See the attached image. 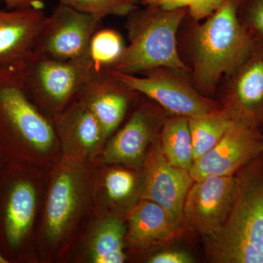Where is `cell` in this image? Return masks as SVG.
I'll use <instances>...</instances> for the list:
<instances>
[{"mask_svg":"<svg viewBox=\"0 0 263 263\" xmlns=\"http://www.w3.org/2000/svg\"><path fill=\"white\" fill-rule=\"evenodd\" d=\"M235 192L226 221L202 236L208 260L263 263V154L234 175Z\"/></svg>","mask_w":263,"mask_h":263,"instance_id":"cell-1","label":"cell"},{"mask_svg":"<svg viewBox=\"0 0 263 263\" xmlns=\"http://www.w3.org/2000/svg\"><path fill=\"white\" fill-rule=\"evenodd\" d=\"M254 47L237 15V0H223L195 29L191 70L194 86L204 96L212 98L222 79Z\"/></svg>","mask_w":263,"mask_h":263,"instance_id":"cell-2","label":"cell"},{"mask_svg":"<svg viewBox=\"0 0 263 263\" xmlns=\"http://www.w3.org/2000/svg\"><path fill=\"white\" fill-rule=\"evenodd\" d=\"M145 6L127 15L129 45L106 70L138 75L159 67H171L191 72L180 57L177 46L178 31L188 10Z\"/></svg>","mask_w":263,"mask_h":263,"instance_id":"cell-3","label":"cell"},{"mask_svg":"<svg viewBox=\"0 0 263 263\" xmlns=\"http://www.w3.org/2000/svg\"><path fill=\"white\" fill-rule=\"evenodd\" d=\"M55 141L51 123L24 89L20 70H0V147L46 152Z\"/></svg>","mask_w":263,"mask_h":263,"instance_id":"cell-4","label":"cell"},{"mask_svg":"<svg viewBox=\"0 0 263 263\" xmlns=\"http://www.w3.org/2000/svg\"><path fill=\"white\" fill-rule=\"evenodd\" d=\"M95 70L89 56L64 61L33 52L21 67L20 75L34 105L60 112L79 99Z\"/></svg>","mask_w":263,"mask_h":263,"instance_id":"cell-5","label":"cell"},{"mask_svg":"<svg viewBox=\"0 0 263 263\" xmlns=\"http://www.w3.org/2000/svg\"><path fill=\"white\" fill-rule=\"evenodd\" d=\"M110 72L129 89L150 99L171 115L189 118L221 109L219 102L197 91L186 71L159 67L143 72V76Z\"/></svg>","mask_w":263,"mask_h":263,"instance_id":"cell-6","label":"cell"},{"mask_svg":"<svg viewBox=\"0 0 263 263\" xmlns=\"http://www.w3.org/2000/svg\"><path fill=\"white\" fill-rule=\"evenodd\" d=\"M101 22L60 3L45 19L33 52L64 61L89 56L90 41Z\"/></svg>","mask_w":263,"mask_h":263,"instance_id":"cell-7","label":"cell"},{"mask_svg":"<svg viewBox=\"0 0 263 263\" xmlns=\"http://www.w3.org/2000/svg\"><path fill=\"white\" fill-rule=\"evenodd\" d=\"M221 108L232 122L263 129V47L255 46L224 78Z\"/></svg>","mask_w":263,"mask_h":263,"instance_id":"cell-8","label":"cell"},{"mask_svg":"<svg viewBox=\"0 0 263 263\" xmlns=\"http://www.w3.org/2000/svg\"><path fill=\"white\" fill-rule=\"evenodd\" d=\"M159 136L148 147L143 162L144 180L141 199L158 204L167 213L172 224L186 233L183 205L194 180L190 171L175 167L167 160Z\"/></svg>","mask_w":263,"mask_h":263,"instance_id":"cell-9","label":"cell"},{"mask_svg":"<svg viewBox=\"0 0 263 263\" xmlns=\"http://www.w3.org/2000/svg\"><path fill=\"white\" fill-rule=\"evenodd\" d=\"M234 192V176H209L194 181L183 205L186 231L202 237L219 229L229 214Z\"/></svg>","mask_w":263,"mask_h":263,"instance_id":"cell-10","label":"cell"},{"mask_svg":"<svg viewBox=\"0 0 263 263\" xmlns=\"http://www.w3.org/2000/svg\"><path fill=\"white\" fill-rule=\"evenodd\" d=\"M263 154L262 130L232 122L219 143L194 162V181L209 176H234L238 170Z\"/></svg>","mask_w":263,"mask_h":263,"instance_id":"cell-11","label":"cell"},{"mask_svg":"<svg viewBox=\"0 0 263 263\" xmlns=\"http://www.w3.org/2000/svg\"><path fill=\"white\" fill-rule=\"evenodd\" d=\"M0 181V245L15 253L28 238L35 214L37 195L26 178L8 176Z\"/></svg>","mask_w":263,"mask_h":263,"instance_id":"cell-12","label":"cell"},{"mask_svg":"<svg viewBox=\"0 0 263 263\" xmlns=\"http://www.w3.org/2000/svg\"><path fill=\"white\" fill-rule=\"evenodd\" d=\"M165 110L143 104L108 143L103 154L108 163L143 167L148 147L160 135ZM166 112V111H165Z\"/></svg>","mask_w":263,"mask_h":263,"instance_id":"cell-13","label":"cell"},{"mask_svg":"<svg viewBox=\"0 0 263 263\" xmlns=\"http://www.w3.org/2000/svg\"><path fill=\"white\" fill-rule=\"evenodd\" d=\"M46 16L43 8H0V70H20L34 51Z\"/></svg>","mask_w":263,"mask_h":263,"instance_id":"cell-14","label":"cell"},{"mask_svg":"<svg viewBox=\"0 0 263 263\" xmlns=\"http://www.w3.org/2000/svg\"><path fill=\"white\" fill-rule=\"evenodd\" d=\"M137 94L110 71L96 70L79 99L95 114L108 138L122 122L132 99Z\"/></svg>","mask_w":263,"mask_h":263,"instance_id":"cell-15","label":"cell"},{"mask_svg":"<svg viewBox=\"0 0 263 263\" xmlns=\"http://www.w3.org/2000/svg\"><path fill=\"white\" fill-rule=\"evenodd\" d=\"M184 230L176 228L158 204L140 199L129 212L125 241L132 249L146 250L164 247L181 238Z\"/></svg>","mask_w":263,"mask_h":263,"instance_id":"cell-16","label":"cell"},{"mask_svg":"<svg viewBox=\"0 0 263 263\" xmlns=\"http://www.w3.org/2000/svg\"><path fill=\"white\" fill-rule=\"evenodd\" d=\"M81 174L76 167L62 169L53 180L46 209V230L51 241L61 239L75 219L82 197Z\"/></svg>","mask_w":263,"mask_h":263,"instance_id":"cell-17","label":"cell"},{"mask_svg":"<svg viewBox=\"0 0 263 263\" xmlns=\"http://www.w3.org/2000/svg\"><path fill=\"white\" fill-rule=\"evenodd\" d=\"M60 120L62 136L86 150L95 149L106 138L98 119L79 99L65 115H61Z\"/></svg>","mask_w":263,"mask_h":263,"instance_id":"cell-18","label":"cell"},{"mask_svg":"<svg viewBox=\"0 0 263 263\" xmlns=\"http://www.w3.org/2000/svg\"><path fill=\"white\" fill-rule=\"evenodd\" d=\"M159 138L162 152L170 163L190 171L195 158L188 118L174 115L166 118Z\"/></svg>","mask_w":263,"mask_h":263,"instance_id":"cell-19","label":"cell"},{"mask_svg":"<svg viewBox=\"0 0 263 263\" xmlns=\"http://www.w3.org/2000/svg\"><path fill=\"white\" fill-rule=\"evenodd\" d=\"M127 231L118 216H110L97 227L91 241V254L95 263H122L127 259L124 252Z\"/></svg>","mask_w":263,"mask_h":263,"instance_id":"cell-20","label":"cell"},{"mask_svg":"<svg viewBox=\"0 0 263 263\" xmlns=\"http://www.w3.org/2000/svg\"><path fill=\"white\" fill-rule=\"evenodd\" d=\"M188 121L195 161L219 143L232 123L222 108L206 115L189 117Z\"/></svg>","mask_w":263,"mask_h":263,"instance_id":"cell-21","label":"cell"},{"mask_svg":"<svg viewBox=\"0 0 263 263\" xmlns=\"http://www.w3.org/2000/svg\"><path fill=\"white\" fill-rule=\"evenodd\" d=\"M125 46L117 31L99 29L91 38L88 53L96 70H106L119 60Z\"/></svg>","mask_w":263,"mask_h":263,"instance_id":"cell-22","label":"cell"},{"mask_svg":"<svg viewBox=\"0 0 263 263\" xmlns=\"http://www.w3.org/2000/svg\"><path fill=\"white\" fill-rule=\"evenodd\" d=\"M60 4L100 19L127 16L138 8V0H58Z\"/></svg>","mask_w":263,"mask_h":263,"instance_id":"cell-23","label":"cell"},{"mask_svg":"<svg viewBox=\"0 0 263 263\" xmlns=\"http://www.w3.org/2000/svg\"><path fill=\"white\" fill-rule=\"evenodd\" d=\"M237 15L254 46L263 47V0H237Z\"/></svg>","mask_w":263,"mask_h":263,"instance_id":"cell-24","label":"cell"},{"mask_svg":"<svg viewBox=\"0 0 263 263\" xmlns=\"http://www.w3.org/2000/svg\"><path fill=\"white\" fill-rule=\"evenodd\" d=\"M105 187L110 200L124 203L129 201L136 193L138 177L127 170H111L105 176Z\"/></svg>","mask_w":263,"mask_h":263,"instance_id":"cell-25","label":"cell"},{"mask_svg":"<svg viewBox=\"0 0 263 263\" xmlns=\"http://www.w3.org/2000/svg\"><path fill=\"white\" fill-rule=\"evenodd\" d=\"M144 5H154L166 10L186 8L195 20L205 19L212 14L223 0H138Z\"/></svg>","mask_w":263,"mask_h":263,"instance_id":"cell-26","label":"cell"},{"mask_svg":"<svg viewBox=\"0 0 263 263\" xmlns=\"http://www.w3.org/2000/svg\"><path fill=\"white\" fill-rule=\"evenodd\" d=\"M193 256L186 251L179 249H166L154 254L148 259L149 263H193Z\"/></svg>","mask_w":263,"mask_h":263,"instance_id":"cell-27","label":"cell"},{"mask_svg":"<svg viewBox=\"0 0 263 263\" xmlns=\"http://www.w3.org/2000/svg\"><path fill=\"white\" fill-rule=\"evenodd\" d=\"M6 3L10 9L25 8H44L43 0H0Z\"/></svg>","mask_w":263,"mask_h":263,"instance_id":"cell-28","label":"cell"},{"mask_svg":"<svg viewBox=\"0 0 263 263\" xmlns=\"http://www.w3.org/2000/svg\"><path fill=\"white\" fill-rule=\"evenodd\" d=\"M0 263H8V261L3 257L1 252H0Z\"/></svg>","mask_w":263,"mask_h":263,"instance_id":"cell-29","label":"cell"},{"mask_svg":"<svg viewBox=\"0 0 263 263\" xmlns=\"http://www.w3.org/2000/svg\"><path fill=\"white\" fill-rule=\"evenodd\" d=\"M262 134H263V129H262Z\"/></svg>","mask_w":263,"mask_h":263,"instance_id":"cell-30","label":"cell"},{"mask_svg":"<svg viewBox=\"0 0 263 263\" xmlns=\"http://www.w3.org/2000/svg\"><path fill=\"white\" fill-rule=\"evenodd\" d=\"M138 3H139V1H138Z\"/></svg>","mask_w":263,"mask_h":263,"instance_id":"cell-31","label":"cell"}]
</instances>
